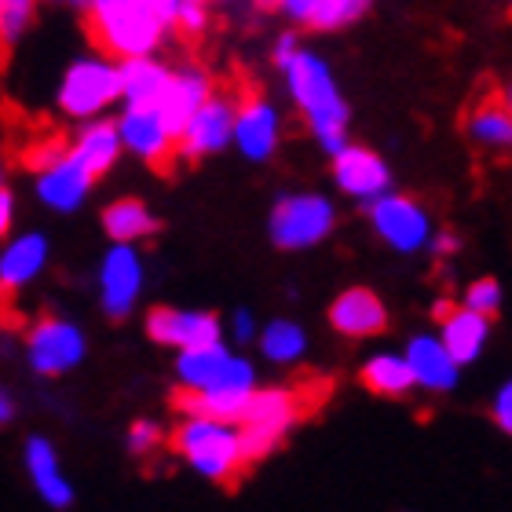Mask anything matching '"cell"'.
<instances>
[{
  "label": "cell",
  "mask_w": 512,
  "mask_h": 512,
  "mask_svg": "<svg viewBox=\"0 0 512 512\" xmlns=\"http://www.w3.org/2000/svg\"><path fill=\"white\" fill-rule=\"evenodd\" d=\"M282 81H286V92L293 99V107L300 110V118L308 121L315 143L333 158L348 143V121H352V110H348V99L341 96L333 66L319 52L300 48L282 66Z\"/></svg>",
  "instance_id": "obj_1"
},
{
  "label": "cell",
  "mask_w": 512,
  "mask_h": 512,
  "mask_svg": "<svg viewBox=\"0 0 512 512\" xmlns=\"http://www.w3.org/2000/svg\"><path fill=\"white\" fill-rule=\"evenodd\" d=\"M172 450L202 480H213V483H227L246 465L242 425L238 421H224V417L183 414L180 428L172 432Z\"/></svg>",
  "instance_id": "obj_2"
},
{
  "label": "cell",
  "mask_w": 512,
  "mask_h": 512,
  "mask_svg": "<svg viewBox=\"0 0 512 512\" xmlns=\"http://www.w3.org/2000/svg\"><path fill=\"white\" fill-rule=\"evenodd\" d=\"M85 11L99 48L114 59L154 55L165 30H169L147 0H88Z\"/></svg>",
  "instance_id": "obj_3"
},
{
  "label": "cell",
  "mask_w": 512,
  "mask_h": 512,
  "mask_svg": "<svg viewBox=\"0 0 512 512\" xmlns=\"http://www.w3.org/2000/svg\"><path fill=\"white\" fill-rule=\"evenodd\" d=\"M121 99V59L110 52L85 55L66 66L55 103L70 121H92Z\"/></svg>",
  "instance_id": "obj_4"
},
{
  "label": "cell",
  "mask_w": 512,
  "mask_h": 512,
  "mask_svg": "<svg viewBox=\"0 0 512 512\" xmlns=\"http://www.w3.org/2000/svg\"><path fill=\"white\" fill-rule=\"evenodd\" d=\"M333 227H337V209L319 191L282 194L267 216V235L286 253H304V249L322 246L333 235Z\"/></svg>",
  "instance_id": "obj_5"
},
{
  "label": "cell",
  "mask_w": 512,
  "mask_h": 512,
  "mask_svg": "<svg viewBox=\"0 0 512 512\" xmlns=\"http://www.w3.org/2000/svg\"><path fill=\"white\" fill-rule=\"evenodd\" d=\"M176 381L183 392H256V366L224 341L180 352Z\"/></svg>",
  "instance_id": "obj_6"
},
{
  "label": "cell",
  "mask_w": 512,
  "mask_h": 512,
  "mask_svg": "<svg viewBox=\"0 0 512 512\" xmlns=\"http://www.w3.org/2000/svg\"><path fill=\"white\" fill-rule=\"evenodd\" d=\"M300 417V399L289 388H256L249 395V406L242 414V450L246 461L267 458L271 450L286 439V432L297 425Z\"/></svg>",
  "instance_id": "obj_7"
},
{
  "label": "cell",
  "mask_w": 512,
  "mask_h": 512,
  "mask_svg": "<svg viewBox=\"0 0 512 512\" xmlns=\"http://www.w3.org/2000/svg\"><path fill=\"white\" fill-rule=\"evenodd\" d=\"M147 286V267L139 256L136 242H114L107 253L99 256L96 289H99V308L114 322H125L136 311L139 297Z\"/></svg>",
  "instance_id": "obj_8"
},
{
  "label": "cell",
  "mask_w": 512,
  "mask_h": 512,
  "mask_svg": "<svg viewBox=\"0 0 512 512\" xmlns=\"http://www.w3.org/2000/svg\"><path fill=\"white\" fill-rule=\"evenodd\" d=\"M366 209H370L374 235L381 238L392 253L414 256V253H421V249H428V242L436 235L428 209L417 202V198H410V194L388 191V194H381L377 202L366 205Z\"/></svg>",
  "instance_id": "obj_9"
},
{
  "label": "cell",
  "mask_w": 512,
  "mask_h": 512,
  "mask_svg": "<svg viewBox=\"0 0 512 512\" xmlns=\"http://www.w3.org/2000/svg\"><path fill=\"white\" fill-rule=\"evenodd\" d=\"M85 330L70 319L44 315L26 330V363L37 377H63L85 363Z\"/></svg>",
  "instance_id": "obj_10"
},
{
  "label": "cell",
  "mask_w": 512,
  "mask_h": 512,
  "mask_svg": "<svg viewBox=\"0 0 512 512\" xmlns=\"http://www.w3.org/2000/svg\"><path fill=\"white\" fill-rule=\"evenodd\" d=\"M92 183H96V172L77 158L74 147H63L52 161L33 169V194L52 213H77L88 202Z\"/></svg>",
  "instance_id": "obj_11"
},
{
  "label": "cell",
  "mask_w": 512,
  "mask_h": 512,
  "mask_svg": "<svg viewBox=\"0 0 512 512\" xmlns=\"http://www.w3.org/2000/svg\"><path fill=\"white\" fill-rule=\"evenodd\" d=\"M118 125L125 150L132 158L143 161V165L165 169L172 154L180 150V136H176V128L169 125V118H165V110L158 103H150V107H121Z\"/></svg>",
  "instance_id": "obj_12"
},
{
  "label": "cell",
  "mask_w": 512,
  "mask_h": 512,
  "mask_svg": "<svg viewBox=\"0 0 512 512\" xmlns=\"http://www.w3.org/2000/svg\"><path fill=\"white\" fill-rule=\"evenodd\" d=\"M224 330L227 326L213 311L165 308V304L147 311V337L161 348H172V352H191V348L224 341Z\"/></svg>",
  "instance_id": "obj_13"
},
{
  "label": "cell",
  "mask_w": 512,
  "mask_h": 512,
  "mask_svg": "<svg viewBox=\"0 0 512 512\" xmlns=\"http://www.w3.org/2000/svg\"><path fill=\"white\" fill-rule=\"evenodd\" d=\"M333 183L337 191L348 194L352 202H377L381 194L392 191V169L388 161L370 147H359V143H344L337 154H333Z\"/></svg>",
  "instance_id": "obj_14"
},
{
  "label": "cell",
  "mask_w": 512,
  "mask_h": 512,
  "mask_svg": "<svg viewBox=\"0 0 512 512\" xmlns=\"http://www.w3.org/2000/svg\"><path fill=\"white\" fill-rule=\"evenodd\" d=\"M235 121H238L235 99L224 96V92H213L209 103L180 132V158L187 161L213 158L224 147H231L235 143Z\"/></svg>",
  "instance_id": "obj_15"
},
{
  "label": "cell",
  "mask_w": 512,
  "mask_h": 512,
  "mask_svg": "<svg viewBox=\"0 0 512 512\" xmlns=\"http://www.w3.org/2000/svg\"><path fill=\"white\" fill-rule=\"evenodd\" d=\"M278 143H282V114L271 99L249 96L238 103L235 121V147L246 161H271Z\"/></svg>",
  "instance_id": "obj_16"
},
{
  "label": "cell",
  "mask_w": 512,
  "mask_h": 512,
  "mask_svg": "<svg viewBox=\"0 0 512 512\" xmlns=\"http://www.w3.org/2000/svg\"><path fill=\"white\" fill-rule=\"evenodd\" d=\"M326 319L348 341H366V337H377V333L388 330V308H384V300L377 297L374 289L366 286H352L337 293Z\"/></svg>",
  "instance_id": "obj_17"
},
{
  "label": "cell",
  "mask_w": 512,
  "mask_h": 512,
  "mask_svg": "<svg viewBox=\"0 0 512 512\" xmlns=\"http://www.w3.org/2000/svg\"><path fill=\"white\" fill-rule=\"evenodd\" d=\"M22 465H26V476H30L33 491L48 509H70L74 505V483L59 465V454L44 436L26 439V450H22Z\"/></svg>",
  "instance_id": "obj_18"
},
{
  "label": "cell",
  "mask_w": 512,
  "mask_h": 512,
  "mask_svg": "<svg viewBox=\"0 0 512 512\" xmlns=\"http://www.w3.org/2000/svg\"><path fill=\"white\" fill-rule=\"evenodd\" d=\"M403 352L410 359V370H414L421 392H450L458 384L461 363L454 359V352L439 333H417L406 341Z\"/></svg>",
  "instance_id": "obj_19"
},
{
  "label": "cell",
  "mask_w": 512,
  "mask_h": 512,
  "mask_svg": "<svg viewBox=\"0 0 512 512\" xmlns=\"http://www.w3.org/2000/svg\"><path fill=\"white\" fill-rule=\"evenodd\" d=\"M44 267H48V238L41 231L11 238L8 246L0 249V289L4 293L26 289L44 275Z\"/></svg>",
  "instance_id": "obj_20"
},
{
  "label": "cell",
  "mask_w": 512,
  "mask_h": 512,
  "mask_svg": "<svg viewBox=\"0 0 512 512\" xmlns=\"http://www.w3.org/2000/svg\"><path fill=\"white\" fill-rule=\"evenodd\" d=\"M176 70L161 63L158 55H132L121 59V107H150L169 92Z\"/></svg>",
  "instance_id": "obj_21"
},
{
  "label": "cell",
  "mask_w": 512,
  "mask_h": 512,
  "mask_svg": "<svg viewBox=\"0 0 512 512\" xmlns=\"http://www.w3.org/2000/svg\"><path fill=\"white\" fill-rule=\"evenodd\" d=\"M213 92H216L213 77L205 74V70H198V66H183V70L172 74L169 92H165V99H161L158 107L165 110V118H169V125L176 128V136H180L183 128H187V121L209 103Z\"/></svg>",
  "instance_id": "obj_22"
},
{
  "label": "cell",
  "mask_w": 512,
  "mask_h": 512,
  "mask_svg": "<svg viewBox=\"0 0 512 512\" xmlns=\"http://www.w3.org/2000/svg\"><path fill=\"white\" fill-rule=\"evenodd\" d=\"M491 319L494 315H483V311L469 308V304H461L447 315V319H439V337L447 341V348L454 352L461 366L476 363L491 341Z\"/></svg>",
  "instance_id": "obj_23"
},
{
  "label": "cell",
  "mask_w": 512,
  "mask_h": 512,
  "mask_svg": "<svg viewBox=\"0 0 512 512\" xmlns=\"http://www.w3.org/2000/svg\"><path fill=\"white\" fill-rule=\"evenodd\" d=\"M74 154L81 161H85L88 169L96 172V176H103V172H110L114 165H118V158L125 154V139H121V125L110 118H92L85 121V125L77 128L74 136Z\"/></svg>",
  "instance_id": "obj_24"
},
{
  "label": "cell",
  "mask_w": 512,
  "mask_h": 512,
  "mask_svg": "<svg viewBox=\"0 0 512 512\" xmlns=\"http://www.w3.org/2000/svg\"><path fill=\"white\" fill-rule=\"evenodd\" d=\"M465 132L483 150H512V110L505 96H487L469 110Z\"/></svg>",
  "instance_id": "obj_25"
},
{
  "label": "cell",
  "mask_w": 512,
  "mask_h": 512,
  "mask_svg": "<svg viewBox=\"0 0 512 512\" xmlns=\"http://www.w3.org/2000/svg\"><path fill=\"white\" fill-rule=\"evenodd\" d=\"M103 231L110 242H143V238L158 235V216L139 198H118L103 209Z\"/></svg>",
  "instance_id": "obj_26"
},
{
  "label": "cell",
  "mask_w": 512,
  "mask_h": 512,
  "mask_svg": "<svg viewBox=\"0 0 512 512\" xmlns=\"http://www.w3.org/2000/svg\"><path fill=\"white\" fill-rule=\"evenodd\" d=\"M256 348H260V359H267V363L293 366L308 355V333L293 319H271L260 326Z\"/></svg>",
  "instance_id": "obj_27"
},
{
  "label": "cell",
  "mask_w": 512,
  "mask_h": 512,
  "mask_svg": "<svg viewBox=\"0 0 512 512\" xmlns=\"http://www.w3.org/2000/svg\"><path fill=\"white\" fill-rule=\"evenodd\" d=\"M363 381L370 392L392 395V399H399V395L417 388V377H414V370H410L406 352H374L363 366Z\"/></svg>",
  "instance_id": "obj_28"
},
{
  "label": "cell",
  "mask_w": 512,
  "mask_h": 512,
  "mask_svg": "<svg viewBox=\"0 0 512 512\" xmlns=\"http://www.w3.org/2000/svg\"><path fill=\"white\" fill-rule=\"evenodd\" d=\"M253 392H183L180 410L183 414H205L224 417V421H242Z\"/></svg>",
  "instance_id": "obj_29"
},
{
  "label": "cell",
  "mask_w": 512,
  "mask_h": 512,
  "mask_svg": "<svg viewBox=\"0 0 512 512\" xmlns=\"http://www.w3.org/2000/svg\"><path fill=\"white\" fill-rule=\"evenodd\" d=\"M366 8H370V0H322L319 15L311 22V30H322V33L344 30V26H352L355 19H363Z\"/></svg>",
  "instance_id": "obj_30"
},
{
  "label": "cell",
  "mask_w": 512,
  "mask_h": 512,
  "mask_svg": "<svg viewBox=\"0 0 512 512\" xmlns=\"http://www.w3.org/2000/svg\"><path fill=\"white\" fill-rule=\"evenodd\" d=\"M37 0H0V37L4 44H15L22 33L30 30Z\"/></svg>",
  "instance_id": "obj_31"
},
{
  "label": "cell",
  "mask_w": 512,
  "mask_h": 512,
  "mask_svg": "<svg viewBox=\"0 0 512 512\" xmlns=\"http://www.w3.org/2000/svg\"><path fill=\"white\" fill-rule=\"evenodd\" d=\"M502 282L498 278H476V282H469L465 286V293H461V304H469V308L483 311V315H498L502 311Z\"/></svg>",
  "instance_id": "obj_32"
},
{
  "label": "cell",
  "mask_w": 512,
  "mask_h": 512,
  "mask_svg": "<svg viewBox=\"0 0 512 512\" xmlns=\"http://www.w3.org/2000/svg\"><path fill=\"white\" fill-rule=\"evenodd\" d=\"M209 4L213 0H183L180 15H176V30L187 37H202L209 30Z\"/></svg>",
  "instance_id": "obj_33"
},
{
  "label": "cell",
  "mask_w": 512,
  "mask_h": 512,
  "mask_svg": "<svg viewBox=\"0 0 512 512\" xmlns=\"http://www.w3.org/2000/svg\"><path fill=\"white\" fill-rule=\"evenodd\" d=\"M161 439H165V432H161V425L158 421H136V425L128 428V436H125V443H128V454H150L154 447H161Z\"/></svg>",
  "instance_id": "obj_34"
},
{
  "label": "cell",
  "mask_w": 512,
  "mask_h": 512,
  "mask_svg": "<svg viewBox=\"0 0 512 512\" xmlns=\"http://www.w3.org/2000/svg\"><path fill=\"white\" fill-rule=\"evenodd\" d=\"M227 333H231V341L238 348H246V344H256V337H260V322H256V315L249 308H238L227 319Z\"/></svg>",
  "instance_id": "obj_35"
},
{
  "label": "cell",
  "mask_w": 512,
  "mask_h": 512,
  "mask_svg": "<svg viewBox=\"0 0 512 512\" xmlns=\"http://www.w3.org/2000/svg\"><path fill=\"white\" fill-rule=\"evenodd\" d=\"M491 417L505 436H512V381H505L502 388H498V395H494V403H491Z\"/></svg>",
  "instance_id": "obj_36"
},
{
  "label": "cell",
  "mask_w": 512,
  "mask_h": 512,
  "mask_svg": "<svg viewBox=\"0 0 512 512\" xmlns=\"http://www.w3.org/2000/svg\"><path fill=\"white\" fill-rule=\"evenodd\" d=\"M322 0H282V15H286L289 22H297V26H311L315 22V15H319Z\"/></svg>",
  "instance_id": "obj_37"
},
{
  "label": "cell",
  "mask_w": 512,
  "mask_h": 512,
  "mask_svg": "<svg viewBox=\"0 0 512 512\" xmlns=\"http://www.w3.org/2000/svg\"><path fill=\"white\" fill-rule=\"evenodd\" d=\"M300 48H304V44H300L297 33H282V37L275 41V52H271V59H275L278 70H282V66H286L289 59H293V55L300 52Z\"/></svg>",
  "instance_id": "obj_38"
},
{
  "label": "cell",
  "mask_w": 512,
  "mask_h": 512,
  "mask_svg": "<svg viewBox=\"0 0 512 512\" xmlns=\"http://www.w3.org/2000/svg\"><path fill=\"white\" fill-rule=\"evenodd\" d=\"M458 249H461L458 235H450V231H436L432 242H428V253L436 256V260H447V256H454Z\"/></svg>",
  "instance_id": "obj_39"
},
{
  "label": "cell",
  "mask_w": 512,
  "mask_h": 512,
  "mask_svg": "<svg viewBox=\"0 0 512 512\" xmlns=\"http://www.w3.org/2000/svg\"><path fill=\"white\" fill-rule=\"evenodd\" d=\"M11 220H15V194L11 187H0V231L4 235L11 231Z\"/></svg>",
  "instance_id": "obj_40"
},
{
  "label": "cell",
  "mask_w": 512,
  "mask_h": 512,
  "mask_svg": "<svg viewBox=\"0 0 512 512\" xmlns=\"http://www.w3.org/2000/svg\"><path fill=\"white\" fill-rule=\"evenodd\" d=\"M11 414H15V399L4 392L0 395V421H11Z\"/></svg>",
  "instance_id": "obj_41"
},
{
  "label": "cell",
  "mask_w": 512,
  "mask_h": 512,
  "mask_svg": "<svg viewBox=\"0 0 512 512\" xmlns=\"http://www.w3.org/2000/svg\"><path fill=\"white\" fill-rule=\"evenodd\" d=\"M253 4L260 11H278V8H282V0H253Z\"/></svg>",
  "instance_id": "obj_42"
},
{
  "label": "cell",
  "mask_w": 512,
  "mask_h": 512,
  "mask_svg": "<svg viewBox=\"0 0 512 512\" xmlns=\"http://www.w3.org/2000/svg\"><path fill=\"white\" fill-rule=\"evenodd\" d=\"M502 96H505V103H509V110H512V81H509V88H505Z\"/></svg>",
  "instance_id": "obj_43"
},
{
  "label": "cell",
  "mask_w": 512,
  "mask_h": 512,
  "mask_svg": "<svg viewBox=\"0 0 512 512\" xmlns=\"http://www.w3.org/2000/svg\"><path fill=\"white\" fill-rule=\"evenodd\" d=\"M74 4H77V8H88V0H74Z\"/></svg>",
  "instance_id": "obj_44"
},
{
  "label": "cell",
  "mask_w": 512,
  "mask_h": 512,
  "mask_svg": "<svg viewBox=\"0 0 512 512\" xmlns=\"http://www.w3.org/2000/svg\"><path fill=\"white\" fill-rule=\"evenodd\" d=\"M44 4H55V0H44Z\"/></svg>",
  "instance_id": "obj_45"
}]
</instances>
